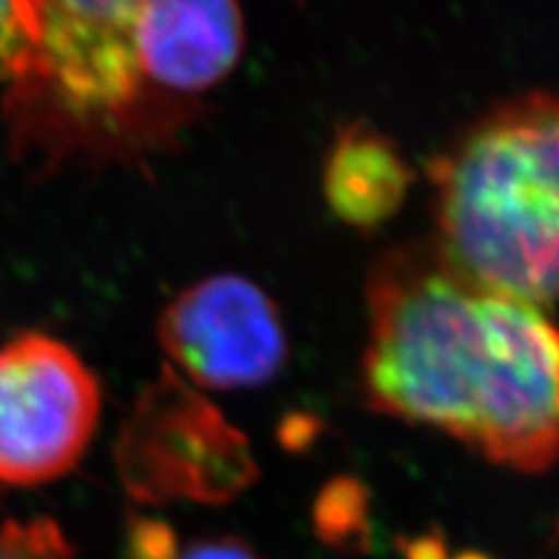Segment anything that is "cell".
I'll use <instances>...</instances> for the list:
<instances>
[{"label":"cell","mask_w":559,"mask_h":559,"mask_svg":"<svg viewBox=\"0 0 559 559\" xmlns=\"http://www.w3.org/2000/svg\"><path fill=\"white\" fill-rule=\"evenodd\" d=\"M366 310V406L520 474L555 466L559 326L540 306L471 283L431 245L406 242L373 261Z\"/></svg>","instance_id":"obj_1"},{"label":"cell","mask_w":559,"mask_h":559,"mask_svg":"<svg viewBox=\"0 0 559 559\" xmlns=\"http://www.w3.org/2000/svg\"><path fill=\"white\" fill-rule=\"evenodd\" d=\"M450 269L534 306L559 301V92L497 103L429 166Z\"/></svg>","instance_id":"obj_2"},{"label":"cell","mask_w":559,"mask_h":559,"mask_svg":"<svg viewBox=\"0 0 559 559\" xmlns=\"http://www.w3.org/2000/svg\"><path fill=\"white\" fill-rule=\"evenodd\" d=\"M100 388L73 349L45 334L0 345V483L28 487L66 476L90 448Z\"/></svg>","instance_id":"obj_3"},{"label":"cell","mask_w":559,"mask_h":559,"mask_svg":"<svg viewBox=\"0 0 559 559\" xmlns=\"http://www.w3.org/2000/svg\"><path fill=\"white\" fill-rule=\"evenodd\" d=\"M140 401L119 445L129 489L145 499L226 501L257 478L245 436L166 371Z\"/></svg>","instance_id":"obj_4"},{"label":"cell","mask_w":559,"mask_h":559,"mask_svg":"<svg viewBox=\"0 0 559 559\" xmlns=\"http://www.w3.org/2000/svg\"><path fill=\"white\" fill-rule=\"evenodd\" d=\"M147 0H35L38 61L26 84L40 86L70 119L115 124L143 94L135 24Z\"/></svg>","instance_id":"obj_5"},{"label":"cell","mask_w":559,"mask_h":559,"mask_svg":"<svg viewBox=\"0 0 559 559\" xmlns=\"http://www.w3.org/2000/svg\"><path fill=\"white\" fill-rule=\"evenodd\" d=\"M166 355L205 390H250L287 361V334L271 296L240 275L187 287L159 318Z\"/></svg>","instance_id":"obj_6"},{"label":"cell","mask_w":559,"mask_h":559,"mask_svg":"<svg viewBox=\"0 0 559 559\" xmlns=\"http://www.w3.org/2000/svg\"><path fill=\"white\" fill-rule=\"evenodd\" d=\"M245 43L236 0H147L135 24L143 86L203 94L236 68Z\"/></svg>","instance_id":"obj_7"},{"label":"cell","mask_w":559,"mask_h":559,"mask_svg":"<svg viewBox=\"0 0 559 559\" xmlns=\"http://www.w3.org/2000/svg\"><path fill=\"white\" fill-rule=\"evenodd\" d=\"M413 170L394 140L364 121L338 131L322 168L331 213L359 231L388 224L411 191Z\"/></svg>","instance_id":"obj_8"},{"label":"cell","mask_w":559,"mask_h":559,"mask_svg":"<svg viewBox=\"0 0 559 559\" xmlns=\"http://www.w3.org/2000/svg\"><path fill=\"white\" fill-rule=\"evenodd\" d=\"M314 524L329 544L349 548L366 544L371 534L366 489L347 478L331 483L314 506Z\"/></svg>","instance_id":"obj_9"},{"label":"cell","mask_w":559,"mask_h":559,"mask_svg":"<svg viewBox=\"0 0 559 559\" xmlns=\"http://www.w3.org/2000/svg\"><path fill=\"white\" fill-rule=\"evenodd\" d=\"M38 45L35 0H0V80L26 82L38 61Z\"/></svg>","instance_id":"obj_10"},{"label":"cell","mask_w":559,"mask_h":559,"mask_svg":"<svg viewBox=\"0 0 559 559\" xmlns=\"http://www.w3.org/2000/svg\"><path fill=\"white\" fill-rule=\"evenodd\" d=\"M0 559H75L55 520H10L0 527Z\"/></svg>","instance_id":"obj_11"},{"label":"cell","mask_w":559,"mask_h":559,"mask_svg":"<svg viewBox=\"0 0 559 559\" xmlns=\"http://www.w3.org/2000/svg\"><path fill=\"white\" fill-rule=\"evenodd\" d=\"M168 559H261L245 540L234 536L199 538L187 546L175 544Z\"/></svg>","instance_id":"obj_12"},{"label":"cell","mask_w":559,"mask_h":559,"mask_svg":"<svg viewBox=\"0 0 559 559\" xmlns=\"http://www.w3.org/2000/svg\"><path fill=\"white\" fill-rule=\"evenodd\" d=\"M452 559H489V557L478 555V552H466V555H457V557H452Z\"/></svg>","instance_id":"obj_13"}]
</instances>
